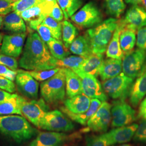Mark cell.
<instances>
[{"instance_id":"1","label":"cell","mask_w":146,"mask_h":146,"mask_svg":"<svg viewBox=\"0 0 146 146\" xmlns=\"http://www.w3.org/2000/svg\"><path fill=\"white\" fill-rule=\"evenodd\" d=\"M56 61L38 34L31 32L27 37L19 60L20 67L30 71L49 70L58 67Z\"/></svg>"},{"instance_id":"2","label":"cell","mask_w":146,"mask_h":146,"mask_svg":"<svg viewBox=\"0 0 146 146\" xmlns=\"http://www.w3.org/2000/svg\"><path fill=\"white\" fill-rule=\"evenodd\" d=\"M39 133L21 115H0V137L11 143L22 144Z\"/></svg>"},{"instance_id":"3","label":"cell","mask_w":146,"mask_h":146,"mask_svg":"<svg viewBox=\"0 0 146 146\" xmlns=\"http://www.w3.org/2000/svg\"><path fill=\"white\" fill-rule=\"evenodd\" d=\"M118 22L116 18L110 17L86 31L93 54H103L107 50Z\"/></svg>"},{"instance_id":"4","label":"cell","mask_w":146,"mask_h":146,"mask_svg":"<svg viewBox=\"0 0 146 146\" xmlns=\"http://www.w3.org/2000/svg\"><path fill=\"white\" fill-rule=\"evenodd\" d=\"M40 93L42 99L48 104H57L64 99L66 95L64 68H61L52 78L41 83Z\"/></svg>"},{"instance_id":"5","label":"cell","mask_w":146,"mask_h":146,"mask_svg":"<svg viewBox=\"0 0 146 146\" xmlns=\"http://www.w3.org/2000/svg\"><path fill=\"white\" fill-rule=\"evenodd\" d=\"M134 79L123 73L103 82L102 88L105 93L113 99L125 101L129 96Z\"/></svg>"},{"instance_id":"6","label":"cell","mask_w":146,"mask_h":146,"mask_svg":"<svg viewBox=\"0 0 146 146\" xmlns=\"http://www.w3.org/2000/svg\"><path fill=\"white\" fill-rule=\"evenodd\" d=\"M38 128L49 131L69 132L73 131V122L58 110L48 111L43 117Z\"/></svg>"},{"instance_id":"7","label":"cell","mask_w":146,"mask_h":146,"mask_svg":"<svg viewBox=\"0 0 146 146\" xmlns=\"http://www.w3.org/2000/svg\"><path fill=\"white\" fill-rule=\"evenodd\" d=\"M71 20L82 28H91L102 22L103 15L98 6L90 1L71 17Z\"/></svg>"},{"instance_id":"8","label":"cell","mask_w":146,"mask_h":146,"mask_svg":"<svg viewBox=\"0 0 146 146\" xmlns=\"http://www.w3.org/2000/svg\"><path fill=\"white\" fill-rule=\"evenodd\" d=\"M123 73L134 79L137 78L146 67V51L140 49L131 50L122 58Z\"/></svg>"},{"instance_id":"9","label":"cell","mask_w":146,"mask_h":146,"mask_svg":"<svg viewBox=\"0 0 146 146\" xmlns=\"http://www.w3.org/2000/svg\"><path fill=\"white\" fill-rule=\"evenodd\" d=\"M56 3V2H48L40 0L36 5L19 14L26 22L29 29L36 31L37 27L42 23L47 16H49Z\"/></svg>"},{"instance_id":"10","label":"cell","mask_w":146,"mask_h":146,"mask_svg":"<svg viewBox=\"0 0 146 146\" xmlns=\"http://www.w3.org/2000/svg\"><path fill=\"white\" fill-rule=\"evenodd\" d=\"M21 101L22 115L38 128L41 120L49 110L48 105L43 99L27 100L21 96Z\"/></svg>"},{"instance_id":"11","label":"cell","mask_w":146,"mask_h":146,"mask_svg":"<svg viewBox=\"0 0 146 146\" xmlns=\"http://www.w3.org/2000/svg\"><path fill=\"white\" fill-rule=\"evenodd\" d=\"M113 127H121L128 125L136 120V111L125 101H115L111 110Z\"/></svg>"},{"instance_id":"12","label":"cell","mask_w":146,"mask_h":146,"mask_svg":"<svg viewBox=\"0 0 146 146\" xmlns=\"http://www.w3.org/2000/svg\"><path fill=\"white\" fill-rule=\"evenodd\" d=\"M111 105L106 101L103 102L88 121V129L99 133L107 131L111 119Z\"/></svg>"},{"instance_id":"13","label":"cell","mask_w":146,"mask_h":146,"mask_svg":"<svg viewBox=\"0 0 146 146\" xmlns=\"http://www.w3.org/2000/svg\"><path fill=\"white\" fill-rule=\"evenodd\" d=\"M75 134L68 135L63 133L39 132L35 138L25 146H61L66 142L78 137Z\"/></svg>"},{"instance_id":"14","label":"cell","mask_w":146,"mask_h":146,"mask_svg":"<svg viewBox=\"0 0 146 146\" xmlns=\"http://www.w3.org/2000/svg\"><path fill=\"white\" fill-rule=\"evenodd\" d=\"M81 79L82 93L89 98L97 99L104 102L107 100V96L103 89L99 81L95 76L80 72H74Z\"/></svg>"},{"instance_id":"15","label":"cell","mask_w":146,"mask_h":146,"mask_svg":"<svg viewBox=\"0 0 146 146\" xmlns=\"http://www.w3.org/2000/svg\"><path fill=\"white\" fill-rule=\"evenodd\" d=\"M15 81L18 91L28 99L36 100L39 84L36 80L25 70H18Z\"/></svg>"},{"instance_id":"16","label":"cell","mask_w":146,"mask_h":146,"mask_svg":"<svg viewBox=\"0 0 146 146\" xmlns=\"http://www.w3.org/2000/svg\"><path fill=\"white\" fill-rule=\"evenodd\" d=\"M26 36V33L5 35L0 49L1 54L13 58L19 57L23 52Z\"/></svg>"},{"instance_id":"17","label":"cell","mask_w":146,"mask_h":146,"mask_svg":"<svg viewBox=\"0 0 146 146\" xmlns=\"http://www.w3.org/2000/svg\"><path fill=\"white\" fill-rule=\"evenodd\" d=\"M120 21L123 28L136 31L146 26V9L138 5H133L127 10L123 19Z\"/></svg>"},{"instance_id":"18","label":"cell","mask_w":146,"mask_h":146,"mask_svg":"<svg viewBox=\"0 0 146 146\" xmlns=\"http://www.w3.org/2000/svg\"><path fill=\"white\" fill-rule=\"evenodd\" d=\"M138 126L137 124H133L128 126L117 127L109 132L104 134L109 146L117 143H123L131 141L135 135Z\"/></svg>"},{"instance_id":"19","label":"cell","mask_w":146,"mask_h":146,"mask_svg":"<svg viewBox=\"0 0 146 146\" xmlns=\"http://www.w3.org/2000/svg\"><path fill=\"white\" fill-rule=\"evenodd\" d=\"M146 95V67L133 84L129 94V101L135 107Z\"/></svg>"},{"instance_id":"20","label":"cell","mask_w":146,"mask_h":146,"mask_svg":"<svg viewBox=\"0 0 146 146\" xmlns=\"http://www.w3.org/2000/svg\"><path fill=\"white\" fill-rule=\"evenodd\" d=\"M101 104V102L100 100L97 99H93L91 100L88 110L86 113L81 114L73 113L68 110L65 107H61L60 109L63 113L71 120L81 125H84L87 124L89 120L99 109Z\"/></svg>"},{"instance_id":"21","label":"cell","mask_w":146,"mask_h":146,"mask_svg":"<svg viewBox=\"0 0 146 146\" xmlns=\"http://www.w3.org/2000/svg\"><path fill=\"white\" fill-rule=\"evenodd\" d=\"M3 29L13 34L26 33L25 21L20 15L15 11L5 15L3 18Z\"/></svg>"},{"instance_id":"22","label":"cell","mask_w":146,"mask_h":146,"mask_svg":"<svg viewBox=\"0 0 146 146\" xmlns=\"http://www.w3.org/2000/svg\"><path fill=\"white\" fill-rule=\"evenodd\" d=\"M103 54H92L88 58H86L84 62L74 72H80L82 73L92 75L95 77L99 75L100 69L104 62Z\"/></svg>"},{"instance_id":"23","label":"cell","mask_w":146,"mask_h":146,"mask_svg":"<svg viewBox=\"0 0 146 146\" xmlns=\"http://www.w3.org/2000/svg\"><path fill=\"white\" fill-rule=\"evenodd\" d=\"M91 100L84 94H81L64 101V107L75 114L86 113L90 107Z\"/></svg>"},{"instance_id":"24","label":"cell","mask_w":146,"mask_h":146,"mask_svg":"<svg viewBox=\"0 0 146 146\" xmlns=\"http://www.w3.org/2000/svg\"><path fill=\"white\" fill-rule=\"evenodd\" d=\"M122 69L121 59L108 58L104 61L99 72L102 81L113 78L120 74Z\"/></svg>"},{"instance_id":"25","label":"cell","mask_w":146,"mask_h":146,"mask_svg":"<svg viewBox=\"0 0 146 146\" xmlns=\"http://www.w3.org/2000/svg\"><path fill=\"white\" fill-rule=\"evenodd\" d=\"M64 68L66 75V90L69 98L82 93L81 79L70 68Z\"/></svg>"},{"instance_id":"26","label":"cell","mask_w":146,"mask_h":146,"mask_svg":"<svg viewBox=\"0 0 146 146\" xmlns=\"http://www.w3.org/2000/svg\"><path fill=\"white\" fill-rule=\"evenodd\" d=\"M122 30V26L119 20L118 25L114 33L113 36L106 50V55L108 58L121 59L124 56L120 44V35Z\"/></svg>"},{"instance_id":"27","label":"cell","mask_w":146,"mask_h":146,"mask_svg":"<svg viewBox=\"0 0 146 146\" xmlns=\"http://www.w3.org/2000/svg\"><path fill=\"white\" fill-rule=\"evenodd\" d=\"M71 52L84 58L93 54L91 45L86 35L77 37L69 47Z\"/></svg>"},{"instance_id":"28","label":"cell","mask_w":146,"mask_h":146,"mask_svg":"<svg viewBox=\"0 0 146 146\" xmlns=\"http://www.w3.org/2000/svg\"><path fill=\"white\" fill-rule=\"evenodd\" d=\"M21 99V96L14 94L11 99L0 104V115H22Z\"/></svg>"},{"instance_id":"29","label":"cell","mask_w":146,"mask_h":146,"mask_svg":"<svg viewBox=\"0 0 146 146\" xmlns=\"http://www.w3.org/2000/svg\"><path fill=\"white\" fill-rule=\"evenodd\" d=\"M135 33L134 31L122 27L120 35V44L124 54L133 50L136 42Z\"/></svg>"},{"instance_id":"30","label":"cell","mask_w":146,"mask_h":146,"mask_svg":"<svg viewBox=\"0 0 146 146\" xmlns=\"http://www.w3.org/2000/svg\"><path fill=\"white\" fill-rule=\"evenodd\" d=\"M47 45L52 55L57 60H62L68 56L70 54L68 48L61 40L53 38Z\"/></svg>"},{"instance_id":"31","label":"cell","mask_w":146,"mask_h":146,"mask_svg":"<svg viewBox=\"0 0 146 146\" xmlns=\"http://www.w3.org/2000/svg\"><path fill=\"white\" fill-rule=\"evenodd\" d=\"M66 20L71 17L83 5L84 0H57Z\"/></svg>"},{"instance_id":"32","label":"cell","mask_w":146,"mask_h":146,"mask_svg":"<svg viewBox=\"0 0 146 146\" xmlns=\"http://www.w3.org/2000/svg\"><path fill=\"white\" fill-rule=\"evenodd\" d=\"M78 34V29L73 24L65 20L62 22V37L63 43L68 48L76 38Z\"/></svg>"},{"instance_id":"33","label":"cell","mask_w":146,"mask_h":146,"mask_svg":"<svg viewBox=\"0 0 146 146\" xmlns=\"http://www.w3.org/2000/svg\"><path fill=\"white\" fill-rule=\"evenodd\" d=\"M106 13L114 18H119L123 13L125 5L123 0H104Z\"/></svg>"},{"instance_id":"34","label":"cell","mask_w":146,"mask_h":146,"mask_svg":"<svg viewBox=\"0 0 146 146\" xmlns=\"http://www.w3.org/2000/svg\"><path fill=\"white\" fill-rule=\"evenodd\" d=\"M86 58L80 56H70L62 60H57L56 65L58 67L70 68L72 70L76 69L84 62Z\"/></svg>"},{"instance_id":"35","label":"cell","mask_w":146,"mask_h":146,"mask_svg":"<svg viewBox=\"0 0 146 146\" xmlns=\"http://www.w3.org/2000/svg\"><path fill=\"white\" fill-rule=\"evenodd\" d=\"M42 23L50 29L54 38L61 40L62 37V22L55 20L49 16H47Z\"/></svg>"},{"instance_id":"36","label":"cell","mask_w":146,"mask_h":146,"mask_svg":"<svg viewBox=\"0 0 146 146\" xmlns=\"http://www.w3.org/2000/svg\"><path fill=\"white\" fill-rule=\"evenodd\" d=\"M60 68H56L49 70H45L41 71H26L32 77H33L38 81H44L52 78L55 74H56L60 70Z\"/></svg>"},{"instance_id":"37","label":"cell","mask_w":146,"mask_h":146,"mask_svg":"<svg viewBox=\"0 0 146 146\" xmlns=\"http://www.w3.org/2000/svg\"><path fill=\"white\" fill-rule=\"evenodd\" d=\"M40 0H17L14 2L13 11L20 13L30 8L39 2Z\"/></svg>"},{"instance_id":"38","label":"cell","mask_w":146,"mask_h":146,"mask_svg":"<svg viewBox=\"0 0 146 146\" xmlns=\"http://www.w3.org/2000/svg\"><path fill=\"white\" fill-rule=\"evenodd\" d=\"M86 141V146H110L104 134L100 135L87 136Z\"/></svg>"},{"instance_id":"39","label":"cell","mask_w":146,"mask_h":146,"mask_svg":"<svg viewBox=\"0 0 146 146\" xmlns=\"http://www.w3.org/2000/svg\"><path fill=\"white\" fill-rule=\"evenodd\" d=\"M134 140L137 142H146V119H142L134 136Z\"/></svg>"},{"instance_id":"40","label":"cell","mask_w":146,"mask_h":146,"mask_svg":"<svg viewBox=\"0 0 146 146\" xmlns=\"http://www.w3.org/2000/svg\"><path fill=\"white\" fill-rule=\"evenodd\" d=\"M36 31L38 32L39 36L42 40L46 44L54 38L50 29L43 23L40 24L37 27Z\"/></svg>"},{"instance_id":"41","label":"cell","mask_w":146,"mask_h":146,"mask_svg":"<svg viewBox=\"0 0 146 146\" xmlns=\"http://www.w3.org/2000/svg\"><path fill=\"white\" fill-rule=\"evenodd\" d=\"M0 64L5 66L13 70H17L18 62L15 58L4 54H0Z\"/></svg>"},{"instance_id":"42","label":"cell","mask_w":146,"mask_h":146,"mask_svg":"<svg viewBox=\"0 0 146 146\" xmlns=\"http://www.w3.org/2000/svg\"><path fill=\"white\" fill-rule=\"evenodd\" d=\"M136 45L139 49L146 51V26L137 30Z\"/></svg>"},{"instance_id":"43","label":"cell","mask_w":146,"mask_h":146,"mask_svg":"<svg viewBox=\"0 0 146 146\" xmlns=\"http://www.w3.org/2000/svg\"><path fill=\"white\" fill-rule=\"evenodd\" d=\"M0 89L10 93H13L15 92V84L13 81L3 76H0Z\"/></svg>"},{"instance_id":"44","label":"cell","mask_w":146,"mask_h":146,"mask_svg":"<svg viewBox=\"0 0 146 146\" xmlns=\"http://www.w3.org/2000/svg\"><path fill=\"white\" fill-rule=\"evenodd\" d=\"M11 0H0V15L5 16L13 11L14 2Z\"/></svg>"},{"instance_id":"45","label":"cell","mask_w":146,"mask_h":146,"mask_svg":"<svg viewBox=\"0 0 146 146\" xmlns=\"http://www.w3.org/2000/svg\"><path fill=\"white\" fill-rule=\"evenodd\" d=\"M18 73L17 70H13L5 66L0 64V76L6 78L13 81L15 80Z\"/></svg>"},{"instance_id":"46","label":"cell","mask_w":146,"mask_h":146,"mask_svg":"<svg viewBox=\"0 0 146 146\" xmlns=\"http://www.w3.org/2000/svg\"><path fill=\"white\" fill-rule=\"evenodd\" d=\"M49 16L58 22H61L63 20L64 14L61 8L58 5V2L53 6Z\"/></svg>"},{"instance_id":"47","label":"cell","mask_w":146,"mask_h":146,"mask_svg":"<svg viewBox=\"0 0 146 146\" xmlns=\"http://www.w3.org/2000/svg\"><path fill=\"white\" fill-rule=\"evenodd\" d=\"M137 118L146 119V97L140 104L137 114Z\"/></svg>"},{"instance_id":"48","label":"cell","mask_w":146,"mask_h":146,"mask_svg":"<svg viewBox=\"0 0 146 146\" xmlns=\"http://www.w3.org/2000/svg\"><path fill=\"white\" fill-rule=\"evenodd\" d=\"M14 95V94H11L8 92L0 89V104L5 102L7 100L11 99Z\"/></svg>"},{"instance_id":"49","label":"cell","mask_w":146,"mask_h":146,"mask_svg":"<svg viewBox=\"0 0 146 146\" xmlns=\"http://www.w3.org/2000/svg\"><path fill=\"white\" fill-rule=\"evenodd\" d=\"M125 2L127 4L132 5H138L142 3V0H125Z\"/></svg>"},{"instance_id":"50","label":"cell","mask_w":146,"mask_h":146,"mask_svg":"<svg viewBox=\"0 0 146 146\" xmlns=\"http://www.w3.org/2000/svg\"><path fill=\"white\" fill-rule=\"evenodd\" d=\"M3 16L0 15V29L2 28L3 27Z\"/></svg>"},{"instance_id":"51","label":"cell","mask_w":146,"mask_h":146,"mask_svg":"<svg viewBox=\"0 0 146 146\" xmlns=\"http://www.w3.org/2000/svg\"><path fill=\"white\" fill-rule=\"evenodd\" d=\"M3 38V35L2 33H0V49L1 47V45H2V40Z\"/></svg>"},{"instance_id":"52","label":"cell","mask_w":146,"mask_h":146,"mask_svg":"<svg viewBox=\"0 0 146 146\" xmlns=\"http://www.w3.org/2000/svg\"><path fill=\"white\" fill-rule=\"evenodd\" d=\"M142 3L143 5H144L145 8L146 9V0H142Z\"/></svg>"},{"instance_id":"53","label":"cell","mask_w":146,"mask_h":146,"mask_svg":"<svg viewBox=\"0 0 146 146\" xmlns=\"http://www.w3.org/2000/svg\"><path fill=\"white\" fill-rule=\"evenodd\" d=\"M43 1H46V2H52L57 1V0H43Z\"/></svg>"},{"instance_id":"54","label":"cell","mask_w":146,"mask_h":146,"mask_svg":"<svg viewBox=\"0 0 146 146\" xmlns=\"http://www.w3.org/2000/svg\"><path fill=\"white\" fill-rule=\"evenodd\" d=\"M120 146H132L131 145H129V144H125V145H121Z\"/></svg>"}]
</instances>
